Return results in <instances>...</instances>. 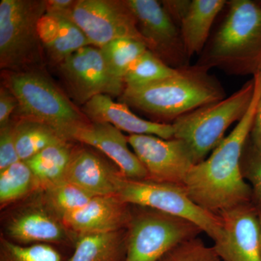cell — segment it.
Instances as JSON below:
<instances>
[{"label":"cell","mask_w":261,"mask_h":261,"mask_svg":"<svg viewBox=\"0 0 261 261\" xmlns=\"http://www.w3.org/2000/svg\"><path fill=\"white\" fill-rule=\"evenodd\" d=\"M18 107V99L8 86L2 85L0 89V128L11 121L12 115Z\"/></svg>","instance_id":"1f68e13d"},{"label":"cell","mask_w":261,"mask_h":261,"mask_svg":"<svg viewBox=\"0 0 261 261\" xmlns=\"http://www.w3.org/2000/svg\"><path fill=\"white\" fill-rule=\"evenodd\" d=\"M127 139L148 173L149 180L185 185L187 175L196 163L183 141L147 135H130Z\"/></svg>","instance_id":"7c38bea8"},{"label":"cell","mask_w":261,"mask_h":261,"mask_svg":"<svg viewBox=\"0 0 261 261\" xmlns=\"http://www.w3.org/2000/svg\"><path fill=\"white\" fill-rule=\"evenodd\" d=\"M132 215L130 205L116 195L97 196L80 209L65 215L62 221L79 236L126 229Z\"/></svg>","instance_id":"2e32d148"},{"label":"cell","mask_w":261,"mask_h":261,"mask_svg":"<svg viewBox=\"0 0 261 261\" xmlns=\"http://www.w3.org/2000/svg\"><path fill=\"white\" fill-rule=\"evenodd\" d=\"M70 142L63 141L49 146L25 161L37 178L41 191L46 187L64 181L75 149Z\"/></svg>","instance_id":"7402d4cb"},{"label":"cell","mask_w":261,"mask_h":261,"mask_svg":"<svg viewBox=\"0 0 261 261\" xmlns=\"http://www.w3.org/2000/svg\"><path fill=\"white\" fill-rule=\"evenodd\" d=\"M116 196L129 205L147 207L188 220L214 241L221 234L219 216L197 205L184 186L149 179H129L121 175Z\"/></svg>","instance_id":"ba28073f"},{"label":"cell","mask_w":261,"mask_h":261,"mask_svg":"<svg viewBox=\"0 0 261 261\" xmlns=\"http://www.w3.org/2000/svg\"><path fill=\"white\" fill-rule=\"evenodd\" d=\"M81 109L89 121L110 123L130 135H153L165 140L173 138L172 125L143 119L132 112L126 103L115 102L107 94L95 96Z\"/></svg>","instance_id":"e0dca14e"},{"label":"cell","mask_w":261,"mask_h":261,"mask_svg":"<svg viewBox=\"0 0 261 261\" xmlns=\"http://www.w3.org/2000/svg\"><path fill=\"white\" fill-rule=\"evenodd\" d=\"M70 19L99 49L119 39H136L146 45L126 0H76Z\"/></svg>","instance_id":"30bf717a"},{"label":"cell","mask_w":261,"mask_h":261,"mask_svg":"<svg viewBox=\"0 0 261 261\" xmlns=\"http://www.w3.org/2000/svg\"><path fill=\"white\" fill-rule=\"evenodd\" d=\"M147 49L143 42L132 39H116L100 48L103 59L111 75L123 84L130 65Z\"/></svg>","instance_id":"d4e9b609"},{"label":"cell","mask_w":261,"mask_h":261,"mask_svg":"<svg viewBox=\"0 0 261 261\" xmlns=\"http://www.w3.org/2000/svg\"><path fill=\"white\" fill-rule=\"evenodd\" d=\"M254 92L255 80L252 76L231 95L178 118L171 124L173 138L186 144L196 164L202 162L222 142L228 128L245 116Z\"/></svg>","instance_id":"8992f818"},{"label":"cell","mask_w":261,"mask_h":261,"mask_svg":"<svg viewBox=\"0 0 261 261\" xmlns=\"http://www.w3.org/2000/svg\"><path fill=\"white\" fill-rule=\"evenodd\" d=\"M70 141L100 151L109 158L122 176L134 180L148 179V173L135 152L128 147V139L113 125L89 122L73 132Z\"/></svg>","instance_id":"9a60e30c"},{"label":"cell","mask_w":261,"mask_h":261,"mask_svg":"<svg viewBox=\"0 0 261 261\" xmlns=\"http://www.w3.org/2000/svg\"><path fill=\"white\" fill-rule=\"evenodd\" d=\"M257 214H258L259 223H260V243H261V208H257Z\"/></svg>","instance_id":"d590c367"},{"label":"cell","mask_w":261,"mask_h":261,"mask_svg":"<svg viewBox=\"0 0 261 261\" xmlns=\"http://www.w3.org/2000/svg\"><path fill=\"white\" fill-rule=\"evenodd\" d=\"M225 0H192L179 28L187 56H200L209 37L215 20L226 6Z\"/></svg>","instance_id":"ffe728a7"},{"label":"cell","mask_w":261,"mask_h":261,"mask_svg":"<svg viewBox=\"0 0 261 261\" xmlns=\"http://www.w3.org/2000/svg\"><path fill=\"white\" fill-rule=\"evenodd\" d=\"M149 51L173 68L190 65L181 31L157 0H126Z\"/></svg>","instance_id":"8fae6325"},{"label":"cell","mask_w":261,"mask_h":261,"mask_svg":"<svg viewBox=\"0 0 261 261\" xmlns=\"http://www.w3.org/2000/svg\"><path fill=\"white\" fill-rule=\"evenodd\" d=\"M126 229L79 235L68 261H125Z\"/></svg>","instance_id":"44dd1931"},{"label":"cell","mask_w":261,"mask_h":261,"mask_svg":"<svg viewBox=\"0 0 261 261\" xmlns=\"http://www.w3.org/2000/svg\"><path fill=\"white\" fill-rule=\"evenodd\" d=\"M7 84L18 99L19 118L44 123L65 140L71 142L73 132L90 122L44 69L8 73Z\"/></svg>","instance_id":"277c9868"},{"label":"cell","mask_w":261,"mask_h":261,"mask_svg":"<svg viewBox=\"0 0 261 261\" xmlns=\"http://www.w3.org/2000/svg\"><path fill=\"white\" fill-rule=\"evenodd\" d=\"M14 125L11 121L0 128V171L20 161L15 145Z\"/></svg>","instance_id":"4dcf8cb0"},{"label":"cell","mask_w":261,"mask_h":261,"mask_svg":"<svg viewBox=\"0 0 261 261\" xmlns=\"http://www.w3.org/2000/svg\"><path fill=\"white\" fill-rule=\"evenodd\" d=\"M5 231L8 240L21 245L75 243L77 240L72 238L77 235L48 207L42 196L12 214L5 224Z\"/></svg>","instance_id":"5bb4252c"},{"label":"cell","mask_w":261,"mask_h":261,"mask_svg":"<svg viewBox=\"0 0 261 261\" xmlns=\"http://www.w3.org/2000/svg\"><path fill=\"white\" fill-rule=\"evenodd\" d=\"M218 216L221 233L213 247L221 261H261L260 223L252 202Z\"/></svg>","instance_id":"4fadbf2b"},{"label":"cell","mask_w":261,"mask_h":261,"mask_svg":"<svg viewBox=\"0 0 261 261\" xmlns=\"http://www.w3.org/2000/svg\"><path fill=\"white\" fill-rule=\"evenodd\" d=\"M42 192L43 200L61 219L83 207L93 197L66 180L46 187Z\"/></svg>","instance_id":"4316f807"},{"label":"cell","mask_w":261,"mask_h":261,"mask_svg":"<svg viewBox=\"0 0 261 261\" xmlns=\"http://www.w3.org/2000/svg\"><path fill=\"white\" fill-rule=\"evenodd\" d=\"M161 3L173 21L179 27L180 23L188 11L191 1L166 0V1H161Z\"/></svg>","instance_id":"d6a6232c"},{"label":"cell","mask_w":261,"mask_h":261,"mask_svg":"<svg viewBox=\"0 0 261 261\" xmlns=\"http://www.w3.org/2000/svg\"><path fill=\"white\" fill-rule=\"evenodd\" d=\"M56 68L65 93L75 105L83 106L99 94L121 97L125 89L124 84L111 75L100 49L94 46L79 49Z\"/></svg>","instance_id":"9c48e42d"},{"label":"cell","mask_w":261,"mask_h":261,"mask_svg":"<svg viewBox=\"0 0 261 261\" xmlns=\"http://www.w3.org/2000/svg\"><path fill=\"white\" fill-rule=\"evenodd\" d=\"M134 207L126 228L125 261H159L179 244L198 238L202 232L188 220L147 207Z\"/></svg>","instance_id":"52a82bcc"},{"label":"cell","mask_w":261,"mask_h":261,"mask_svg":"<svg viewBox=\"0 0 261 261\" xmlns=\"http://www.w3.org/2000/svg\"><path fill=\"white\" fill-rule=\"evenodd\" d=\"M14 135L19 159L23 161L49 146L67 141L50 126L25 118L15 121Z\"/></svg>","instance_id":"603a6c76"},{"label":"cell","mask_w":261,"mask_h":261,"mask_svg":"<svg viewBox=\"0 0 261 261\" xmlns=\"http://www.w3.org/2000/svg\"><path fill=\"white\" fill-rule=\"evenodd\" d=\"M46 0H1L0 68L8 73L44 69L45 55L38 32Z\"/></svg>","instance_id":"5b68a950"},{"label":"cell","mask_w":261,"mask_h":261,"mask_svg":"<svg viewBox=\"0 0 261 261\" xmlns=\"http://www.w3.org/2000/svg\"><path fill=\"white\" fill-rule=\"evenodd\" d=\"M241 171L251 188L252 203L261 208V151L254 147L250 139L243 149Z\"/></svg>","instance_id":"f1b7e54d"},{"label":"cell","mask_w":261,"mask_h":261,"mask_svg":"<svg viewBox=\"0 0 261 261\" xmlns=\"http://www.w3.org/2000/svg\"><path fill=\"white\" fill-rule=\"evenodd\" d=\"M121 173L88 149L75 148L65 180L93 197L116 195Z\"/></svg>","instance_id":"ac0fdd59"},{"label":"cell","mask_w":261,"mask_h":261,"mask_svg":"<svg viewBox=\"0 0 261 261\" xmlns=\"http://www.w3.org/2000/svg\"><path fill=\"white\" fill-rule=\"evenodd\" d=\"M178 68L168 66L147 49L130 65L124 78L125 88H137L157 83L173 76Z\"/></svg>","instance_id":"484cf974"},{"label":"cell","mask_w":261,"mask_h":261,"mask_svg":"<svg viewBox=\"0 0 261 261\" xmlns=\"http://www.w3.org/2000/svg\"><path fill=\"white\" fill-rule=\"evenodd\" d=\"M197 65L178 68L173 76L137 88H125L120 101L152 118L172 124L194 110L226 97L221 82Z\"/></svg>","instance_id":"7a4b0ae2"},{"label":"cell","mask_w":261,"mask_h":261,"mask_svg":"<svg viewBox=\"0 0 261 261\" xmlns=\"http://www.w3.org/2000/svg\"><path fill=\"white\" fill-rule=\"evenodd\" d=\"M226 16L196 65L230 75L261 71V1H227Z\"/></svg>","instance_id":"3957f363"},{"label":"cell","mask_w":261,"mask_h":261,"mask_svg":"<svg viewBox=\"0 0 261 261\" xmlns=\"http://www.w3.org/2000/svg\"><path fill=\"white\" fill-rule=\"evenodd\" d=\"M253 78L255 92L247 113L207 159L192 168L184 185L197 205L217 216L252 202L251 188L241 171V159L261 95V71Z\"/></svg>","instance_id":"6da1fadb"},{"label":"cell","mask_w":261,"mask_h":261,"mask_svg":"<svg viewBox=\"0 0 261 261\" xmlns=\"http://www.w3.org/2000/svg\"><path fill=\"white\" fill-rule=\"evenodd\" d=\"M46 60L56 67L72 54L91 45L80 27L70 19L46 13L38 23Z\"/></svg>","instance_id":"d6986e66"},{"label":"cell","mask_w":261,"mask_h":261,"mask_svg":"<svg viewBox=\"0 0 261 261\" xmlns=\"http://www.w3.org/2000/svg\"><path fill=\"white\" fill-rule=\"evenodd\" d=\"M75 3L76 0H46V13L70 19Z\"/></svg>","instance_id":"836d02e7"},{"label":"cell","mask_w":261,"mask_h":261,"mask_svg":"<svg viewBox=\"0 0 261 261\" xmlns=\"http://www.w3.org/2000/svg\"><path fill=\"white\" fill-rule=\"evenodd\" d=\"M159 261H221L214 247H208L199 238L184 242Z\"/></svg>","instance_id":"f546056e"},{"label":"cell","mask_w":261,"mask_h":261,"mask_svg":"<svg viewBox=\"0 0 261 261\" xmlns=\"http://www.w3.org/2000/svg\"><path fill=\"white\" fill-rule=\"evenodd\" d=\"M62 255L48 244L21 245L2 237L0 261H62Z\"/></svg>","instance_id":"83f0119b"},{"label":"cell","mask_w":261,"mask_h":261,"mask_svg":"<svg viewBox=\"0 0 261 261\" xmlns=\"http://www.w3.org/2000/svg\"><path fill=\"white\" fill-rule=\"evenodd\" d=\"M249 139L254 147L261 151V95L257 103Z\"/></svg>","instance_id":"e575fe53"},{"label":"cell","mask_w":261,"mask_h":261,"mask_svg":"<svg viewBox=\"0 0 261 261\" xmlns=\"http://www.w3.org/2000/svg\"><path fill=\"white\" fill-rule=\"evenodd\" d=\"M41 190L32 169L23 161L0 171V203L8 205Z\"/></svg>","instance_id":"cb8c5ba5"}]
</instances>
